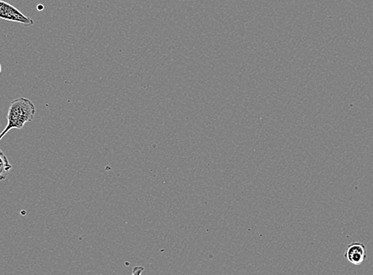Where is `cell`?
Segmentation results:
<instances>
[{"mask_svg":"<svg viewBox=\"0 0 373 275\" xmlns=\"http://www.w3.org/2000/svg\"><path fill=\"white\" fill-rule=\"evenodd\" d=\"M36 108L31 100L24 97L15 99L10 104L7 113V124L0 133V140L11 129H21L27 123L34 120Z\"/></svg>","mask_w":373,"mask_h":275,"instance_id":"cell-1","label":"cell"},{"mask_svg":"<svg viewBox=\"0 0 373 275\" xmlns=\"http://www.w3.org/2000/svg\"><path fill=\"white\" fill-rule=\"evenodd\" d=\"M0 18L24 26L34 25V22L32 18L26 16L18 8L3 0H0Z\"/></svg>","mask_w":373,"mask_h":275,"instance_id":"cell-2","label":"cell"},{"mask_svg":"<svg viewBox=\"0 0 373 275\" xmlns=\"http://www.w3.org/2000/svg\"><path fill=\"white\" fill-rule=\"evenodd\" d=\"M345 258L352 264L361 265L367 258L366 247L361 243H352L347 247Z\"/></svg>","mask_w":373,"mask_h":275,"instance_id":"cell-3","label":"cell"},{"mask_svg":"<svg viewBox=\"0 0 373 275\" xmlns=\"http://www.w3.org/2000/svg\"><path fill=\"white\" fill-rule=\"evenodd\" d=\"M12 166L10 164L8 159L2 150H0V180H5Z\"/></svg>","mask_w":373,"mask_h":275,"instance_id":"cell-4","label":"cell"},{"mask_svg":"<svg viewBox=\"0 0 373 275\" xmlns=\"http://www.w3.org/2000/svg\"><path fill=\"white\" fill-rule=\"evenodd\" d=\"M145 270V267L142 266H134L132 270V273L130 275H141Z\"/></svg>","mask_w":373,"mask_h":275,"instance_id":"cell-5","label":"cell"},{"mask_svg":"<svg viewBox=\"0 0 373 275\" xmlns=\"http://www.w3.org/2000/svg\"><path fill=\"white\" fill-rule=\"evenodd\" d=\"M1 72H2V65L0 64V74H1Z\"/></svg>","mask_w":373,"mask_h":275,"instance_id":"cell-6","label":"cell"}]
</instances>
